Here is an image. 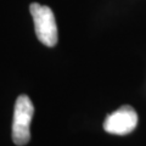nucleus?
<instances>
[{"instance_id": "1", "label": "nucleus", "mask_w": 146, "mask_h": 146, "mask_svg": "<svg viewBox=\"0 0 146 146\" xmlns=\"http://www.w3.org/2000/svg\"><path fill=\"white\" fill-rule=\"evenodd\" d=\"M34 115V106L27 95H20L16 100L12 122V140L18 146L28 144L31 139V122Z\"/></svg>"}, {"instance_id": "2", "label": "nucleus", "mask_w": 146, "mask_h": 146, "mask_svg": "<svg viewBox=\"0 0 146 146\" xmlns=\"http://www.w3.org/2000/svg\"><path fill=\"white\" fill-rule=\"evenodd\" d=\"M29 11L34 21L35 34L40 43L49 48L55 46L57 43V26L52 10L46 5L32 3Z\"/></svg>"}, {"instance_id": "3", "label": "nucleus", "mask_w": 146, "mask_h": 146, "mask_svg": "<svg viewBox=\"0 0 146 146\" xmlns=\"http://www.w3.org/2000/svg\"><path fill=\"white\" fill-rule=\"evenodd\" d=\"M138 124V115L131 106H122L106 117L104 129L110 134L127 135L131 133Z\"/></svg>"}]
</instances>
